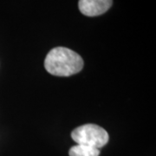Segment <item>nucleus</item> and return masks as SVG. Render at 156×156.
<instances>
[{
	"label": "nucleus",
	"mask_w": 156,
	"mask_h": 156,
	"mask_svg": "<svg viewBox=\"0 0 156 156\" xmlns=\"http://www.w3.org/2000/svg\"><path fill=\"white\" fill-rule=\"evenodd\" d=\"M83 65L82 56L65 47L52 49L44 60L45 69L56 76H70L80 72Z\"/></svg>",
	"instance_id": "nucleus-1"
},
{
	"label": "nucleus",
	"mask_w": 156,
	"mask_h": 156,
	"mask_svg": "<svg viewBox=\"0 0 156 156\" xmlns=\"http://www.w3.org/2000/svg\"><path fill=\"white\" fill-rule=\"evenodd\" d=\"M71 138L79 145L101 148L108 142L109 136L106 130L96 124H84L75 128Z\"/></svg>",
	"instance_id": "nucleus-2"
},
{
	"label": "nucleus",
	"mask_w": 156,
	"mask_h": 156,
	"mask_svg": "<svg viewBox=\"0 0 156 156\" xmlns=\"http://www.w3.org/2000/svg\"><path fill=\"white\" fill-rule=\"evenodd\" d=\"M113 0H79L80 11L87 17H96L104 14L112 6Z\"/></svg>",
	"instance_id": "nucleus-3"
},
{
	"label": "nucleus",
	"mask_w": 156,
	"mask_h": 156,
	"mask_svg": "<svg viewBox=\"0 0 156 156\" xmlns=\"http://www.w3.org/2000/svg\"><path fill=\"white\" fill-rule=\"evenodd\" d=\"M99 154L100 150L98 148L79 144L73 146L69 151V156H99Z\"/></svg>",
	"instance_id": "nucleus-4"
}]
</instances>
